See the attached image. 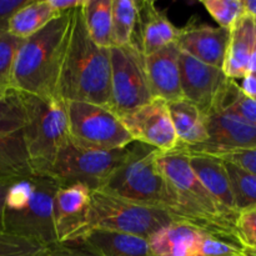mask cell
<instances>
[{
	"label": "cell",
	"instance_id": "obj_6",
	"mask_svg": "<svg viewBox=\"0 0 256 256\" xmlns=\"http://www.w3.org/2000/svg\"><path fill=\"white\" fill-rule=\"evenodd\" d=\"M22 95L26 109L22 138L28 158L35 175H46L69 140L66 102L58 96Z\"/></svg>",
	"mask_w": 256,
	"mask_h": 256
},
{
	"label": "cell",
	"instance_id": "obj_27",
	"mask_svg": "<svg viewBox=\"0 0 256 256\" xmlns=\"http://www.w3.org/2000/svg\"><path fill=\"white\" fill-rule=\"evenodd\" d=\"M225 166L238 215L244 210L256 208V175L232 162H225Z\"/></svg>",
	"mask_w": 256,
	"mask_h": 256
},
{
	"label": "cell",
	"instance_id": "obj_41",
	"mask_svg": "<svg viewBox=\"0 0 256 256\" xmlns=\"http://www.w3.org/2000/svg\"><path fill=\"white\" fill-rule=\"evenodd\" d=\"M248 74L256 76V42L254 48H252V55H250L249 65H248Z\"/></svg>",
	"mask_w": 256,
	"mask_h": 256
},
{
	"label": "cell",
	"instance_id": "obj_43",
	"mask_svg": "<svg viewBox=\"0 0 256 256\" xmlns=\"http://www.w3.org/2000/svg\"><path fill=\"white\" fill-rule=\"evenodd\" d=\"M239 256H256V249L252 248H244Z\"/></svg>",
	"mask_w": 256,
	"mask_h": 256
},
{
	"label": "cell",
	"instance_id": "obj_8",
	"mask_svg": "<svg viewBox=\"0 0 256 256\" xmlns=\"http://www.w3.org/2000/svg\"><path fill=\"white\" fill-rule=\"evenodd\" d=\"M66 112L69 140L78 146L110 152L134 142L120 118L109 106L66 102Z\"/></svg>",
	"mask_w": 256,
	"mask_h": 256
},
{
	"label": "cell",
	"instance_id": "obj_10",
	"mask_svg": "<svg viewBox=\"0 0 256 256\" xmlns=\"http://www.w3.org/2000/svg\"><path fill=\"white\" fill-rule=\"evenodd\" d=\"M152 99L144 55L132 44L110 48V109L122 116Z\"/></svg>",
	"mask_w": 256,
	"mask_h": 256
},
{
	"label": "cell",
	"instance_id": "obj_44",
	"mask_svg": "<svg viewBox=\"0 0 256 256\" xmlns=\"http://www.w3.org/2000/svg\"><path fill=\"white\" fill-rule=\"evenodd\" d=\"M8 28V20H0V30H5Z\"/></svg>",
	"mask_w": 256,
	"mask_h": 256
},
{
	"label": "cell",
	"instance_id": "obj_2",
	"mask_svg": "<svg viewBox=\"0 0 256 256\" xmlns=\"http://www.w3.org/2000/svg\"><path fill=\"white\" fill-rule=\"evenodd\" d=\"M55 96L66 102H84L109 106L110 49L90 39L82 8L72 12L69 44L58 80Z\"/></svg>",
	"mask_w": 256,
	"mask_h": 256
},
{
	"label": "cell",
	"instance_id": "obj_1",
	"mask_svg": "<svg viewBox=\"0 0 256 256\" xmlns=\"http://www.w3.org/2000/svg\"><path fill=\"white\" fill-rule=\"evenodd\" d=\"M158 164L174 198V222H188L204 234L239 240L235 226L238 216L222 206L200 182L184 152H160Z\"/></svg>",
	"mask_w": 256,
	"mask_h": 256
},
{
	"label": "cell",
	"instance_id": "obj_9",
	"mask_svg": "<svg viewBox=\"0 0 256 256\" xmlns=\"http://www.w3.org/2000/svg\"><path fill=\"white\" fill-rule=\"evenodd\" d=\"M128 152L129 146L102 152L84 149L68 140L46 175L56 180L60 186L80 184L92 192L100 190Z\"/></svg>",
	"mask_w": 256,
	"mask_h": 256
},
{
	"label": "cell",
	"instance_id": "obj_28",
	"mask_svg": "<svg viewBox=\"0 0 256 256\" xmlns=\"http://www.w3.org/2000/svg\"><path fill=\"white\" fill-rule=\"evenodd\" d=\"M135 20H136V2L134 0H112V46H125L132 42Z\"/></svg>",
	"mask_w": 256,
	"mask_h": 256
},
{
	"label": "cell",
	"instance_id": "obj_25",
	"mask_svg": "<svg viewBox=\"0 0 256 256\" xmlns=\"http://www.w3.org/2000/svg\"><path fill=\"white\" fill-rule=\"evenodd\" d=\"M112 0H84L82 20L90 39L98 46L110 49L112 42Z\"/></svg>",
	"mask_w": 256,
	"mask_h": 256
},
{
	"label": "cell",
	"instance_id": "obj_38",
	"mask_svg": "<svg viewBox=\"0 0 256 256\" xmlns=\"http://www.w3.org/2000/svg\"><path fill=\"white\" fill-rule=\"evenodd\" d=\"M29 0H0V20H8Z\"/></svg>",
	"mask_w": 256,
	"mask_h": 256
},
{
	"label": "cell",
	"instance_id": "obj_29",
	"mask_svg": "<svg viewBox=\"0 0 256 256\" xmlns=\"http://www.w3.org/2000/svg\"><path fill=\"white\" fill-rule=\"evenodd\" d=\"M26 109L20 92L9 90L0 99V135L12 134L24 129Z\"/></svg>",
	"mask_w": 256,
	"mask_h": 256
},
{
	"label": "cell",
	"instance_id": "obj_33",
	"mask_svg": "<svg viewBox=\"0 0 256 256\" xmlns=\"http://www.w3.org/2000/svg\"><path fill=\"white\" fill-rule=\"evenodd\" d=\"M244 246L234 238L204 234L200 244V256H239Z\"/></svg>",
	"mask_w": 256,
	"mask_h": 256
},
{
	"label": "cell",
	"instance_id": "obj_5",
	"mask_svg": "<svg viewBox=\"0 0 256 256\" xmlns=\"http://www.w3.org/2000/svg\"><path fill=\"white\" fill-rule=\"evenodd\" d=\"M159 154V150L154 148L132 142L124 162L110 175L100 192L165 210L172 216L174 198L158 164Z\"/></svg>",
	"mask_w": 256,
	"mask_h": 256
},
{
	"label": "cell",
	"instance_id": "obj_4",
	"mask_svg": "<svg viewBox=\"0 0 256 256\" xmlns=\"http://www.w3.org/2000/svg\"><path fill=\"white\" fill-rule=\"evenodd\" d=\"M60 185L48 175L15 179L6 192L4 232L49 248L56 244L52 200Z\"/></svg>",
	"mask_w": 256,
	"mask_h": 256
},
{
	"label": "cell",
	"instance_id": "obj_17",
	"mask_svg": "<svg viewBox=\"0 0 256 256\" xmlns=\"http://www.w3.org/2000/svg\"><path fill=\"white\" fill-rule=\"evenodd\" d=\"M179 55L180 48L176 42H172L144 56L145 72L152 98L166 102L182 99Z\"/></svg>",
	"mask_w": 256,
	"mask_h": 256
},
{
	"label": "cell",
	"instance_id": "obj_3",
	"mask_svg": "<svg viewBox=\"0 0 256 256\" xmlns=\"http://www.w3.org/2000/svg\"><path fill=\"white\" fill-rule=\"evenodd\" d=\"M72 12L58 15L42 30L22 40L15 56L10 90L38 98L55 96L69 44Z\"/></svg>",
	"mask_w": 256,
	"mask_h": 256
},
{
	"label": "cell",
	"instance_id": "obj_14",
	"mask_svg": "<svg viewBox=\"0 0 256 256\" xmlns=\"http://www.w3.org/2000/svg\"><path fill=\"white\" fill-rule=\"evenodd\" d=\"M179 68L182 98L194 104L204 115L208 114L229 78L222 69L204 64L182 50Z\"/></svg>",
	"mask_w": 256,
	"mask_h": 256
},
{
	"label": "cell",
	"instance_id": "obj_46",
	"mask_svg": "<svg viewBox=\"0 0 256 256\" xmlns=\"http://www.w3.org/2000/svg\"><path fill=\"white\" fill-rule=\"evenodd\" d=\"M255 20H256V19H255Z\"/></svg>",
	"mask_w": 256,
	"mask_h": 256
},
{
	"label": "cell",
	"instance_id": "obj_35",
	"mask_svg": "<svg viewBox=\"0 0 256 256\" xmlns=\"http://www.w3.org/2000/svg\"><path fill=\"white\" fill-rule=\"evenodd\" d=\"M218 158H220L224 162L238 165L242 169L256 175V148L226 152V154L218 155Z\"/></svg>",
	"mask_w": 256,
	"mask_h": 256
},
{
	"label": "cell",
	"instance_id": "obj_31",
	"mask_svg": "<svg viewBox=\"0 0 256 256\" xmlns=\"http://www.w3.org/2000/svg\"><path fill=\"white\" fill-rule=\"evenodd\" d=\"M202 4L220 28L232 29L245 14L242 0H202Z\"/></svg>",
	"mask_w": 256,
	"mask_h": 256
},
{
	"label": "cell",
	"instance_id": "obj_19",
	"mask_svg": "<svg viewBox=\"0 0 256 256\" xmlns=\"http://www.w3.org/2000/svg\"><path fill=\"white\" fill-rule=\"evenodd\" d=\"M72 244H80L98 256H152L148 239L110 230L89 229Z\"/></svg>",
	"mask_w": 256,
	"mask_h": 256
},
{
	"label": "cell",
	"instance_id": "obj_20",
	"mask_svg": "<svg viewBox=\"0 0 256 256\" xmlns=\"http://www.w3.org/2000/svg\"><path fill=\"white\" fill-rule=\"evenodd\" d=\"M256 42V20L245 12L230 29L222 72L229 79H242L248 75L250 55Z\"/></svg>",
	"mask_w": 256,
	"mask_h": 256
},
{
	"label": "cell",
	"instance_id": "obj_22",
	"mask_svg": "<svg viewBox=\"0 0 256 256\" xmlns=\"http://www.w3.org/2000/svg\"><path fill=\"white\" fill-rule=\"evenodd\" d=\"M172 126L179 148H192L204 144L208 140L205 116L194 104L184 98L168 102Z\"/></svg>",
	"mask_w": 256,
	"mask_h": 256
},
{
	"label": "cell",
	"instance_id": "obj_23",
	"mask_svg": "<svg viewBox=\"0 0 256 256\" xmlns=\"http://www.w3.org/2000/svg\"><path fill=\"white\" fill-rule=\"evenodd\" d=\"M56 16L49 0H29L8 19L6 30L14 36L26 39Z\"/></svg>",
	"mask_w": 256,
	"mask_h": 256
},
{
	"label": "cell",
	"instance_id": "obj_32",
	"mask_svg": "<svg viewBox=\"0 0 256 256\" xmlns=\"http://www.w3.org/2000/svg\"><path fill=\"white\" fill-rule=\"evenodd\" d=\"M46 249L26 238L0 232V256H44Z\"/></svg>",
	"mask_w": 256,
	"mask_h": 256
},
{
	"label": "cell",
	"instance_id": "obj_37",
	"mask_svg": "<svg viewBox=\"0 0 256 256\" xmlns=\"http://www.w3.org/2000/svg\"><path fill=\"white\" fill-rule=\"evenodd\" d=\"M49 4L58 15H62L82 8L84 0H49Z\"/></svg>",
	"mask_w": 256,
	"mask_h": 256
},
{
	"label": "cell",
	"instance_id": "obj_16",
	"mask_svg": "<svg viewBox=\"0 0 256 256\" xmlns=\"http://www.w3.org/2000/svg\"><path fill=\"white\" fill-rule=\"evenodd\" d=\"M229 39V29L192 22L184 29H180L176 44L182 52L199 62L222 69Z\"/></svg>",
	"mask_w": 256,
	"mask_h": 256
},
{
	"label": "cell",
	"instance_id": "obj_42",
	"mask_svg": "<svg viewBox=\"0 0 256 256\" xmlns=\"http://www.w3.org/2000/svg\"><path fill=\"white\" fill-rule=\"evenodd\" d=\"M244 2L245 12L256 19V0H242Z\"/></svg>",
	"mask_w": 256,
	"mask_h": 256
},
{
	"label": "cell",
	"instance_id": "obj_40",
	"mask_svg": "<svg viewBox=\"0 0 256 256\" xmlns=\"http://www.w3.org/2000/svg\"><path fill=\"white\" fill-rule=\"evenodd\" d=\"M240 88H242V92L246 96H249L250 99L256 102V76L248 74L246 76L242 78V82L240 85Z\"/></svg>",
	"mask_w": 256,
	"mask_h": 256
},
{
	"label": "cell",
	"instance_id": "obj_18",
	"mask_svg": "<svg viewBox=\"0 0 256 256\" xmlns=\"http://www.w3.org/2000/svg\"><path fill=\"white\" fill-rule=\"evenodd\" d=\"M204 232L182 222H172L148 239L152 256H200Z\"/></svg>",
	"mask_w": 256,
	"mask_h": 256
},
{
	"label": "cell",
	"instance_id": "obj_15",
	"mask_svg": "<svg viewBox=\"0 0 256 256\" xmlns=\"http://www.w3.org/2000/svg\"><path fill=\"white\" fill-rule=\"evenodd\" d=\"M179 32L152 0L136 2V20L130 44L144 56L176 42Z\"/></svg>",
	"mask_w": 256,
	"mask_h": 256
},
{
	"label": "cell",
	"instance_id": "obj_34",
	"mask_svg": "<svg viewBox=\"0 0 256 256\" xmlns=\"http://www.w3.org/2000/svg\"><path fill=\"white\" fill-rule=\"evenodd\" d=\"M235 226L242 246L256 249V208L239 212Z\"/></svg>",
	"mask_w": 256,
	"mask_h": 256
},
{
	"label": "cell",
	"instance_id": "obj_26",
	"mask_svg": "<svg viewBox=\"0 0 256 256\" xmlns=\"http://www.w3.org/2000/svg\"><path fill=\"white\" fill-rule=\"evenodd\" d=\"M212 110L235 115L256 126V102L242 92L235 80H226Z\"/></svg>",
	"mask_w": 256,
	"mask_h": 256
},
{
	"label": "cell",
	"instance_id": "obj_45",
	"mask_svg": "<svg viewBox=\"0 0 256 256\" xmlns=\"http://www.w3.org/2000/svg\"><path fill=\"white\" fill-rule=\"evenodd\" d=\"M5 94H6V92H5ZM5 94H2V92H0V99H2V96H4V95H5Z\"/></svg>",
	"mask_w": 256,
	"mask_h": 256
},
{
	"label": "cell",
	"instance_id": "obj_39",
	"mask_svg": "<svg viewBox=\"0 0 256 256\" xmlns=\"http://www.w3.org/2000/svg\"><path fill=\"white\" fill-rule=\"evenodd\" d=\"M15 179H0V232H4V205L6 192Z\"/></svg>",
	"mask_w": 256,
	"mask_h": 256
},
{
	"label": "cell",
	"instance_id": "obj_36",
	"mask_svg": "<svg viewBox=\"0 0 256 256\" xmlns=\"http://www.w3.org/2000/svg\"><path fill=\"white\" fill-rule=\"evenodd\" d=\"M94 252H90L85 246L80 244H72V242H68V244H56L52 245L46 249L44 256H92Z\"/></svg>",
	"mask_w": 256,
	"mask_h": 256
},
{
	"label": "cell",
	"instance_id": "obj_30",
	"mask_svg": "<svg viewBox=\"0 0 256 256\" xmlns=\"http://www.w3.org/2000/svg\"><path fill=\"white\" fill-rule=\"evenodd\" d=\"M22 40L10 34L6 29L0 30V92L2 94L10 90L15 56Z\"/></svg>",
	"mask_w": 256,
	"mask_h": 256
},
{
	"label": "cell",
	"instance_id": "obj_21",
	"mask_svg": "<svg viewBox=\"0 0 256 256\" xmlns=\"http://www.w3.org/2000/svg\"><path fill=\"white\" fill-rule=\"evenodd\" d=\"M186 155L189 156L190 168L200 182L222 204V206L238 216L224 160L209 154Z\"/></svg>",
	"mask_w": 256,
	"mask_h": 256
},
{
	"label": "cell",
	"instance_id": "obj_11",
	"mask_svg": "<svg viewBox=\"0 0 256 256\" xmlns=\"http://www.w3.org/2000/svg\"><path fill=\"white\" fill-rule=\"evenodd\" d=\"M119 118L134 142L154 148L160 152H169L179 148L165 100L154 98Z\"/></svg>",
	"mask_w": 256,
	"mask_h": 256
},
{
	"label": "cell",
	"instance_id": "obj_7",
	"mask_svg": "<svg viewBox=\"0 0 256 256\" xmlns=\"http://www.w3.org/2000/svg\"><path fill=\"white\" fill-rule=\"evenodd\" d=\"M172 222V216L165 210L94 190L86 230H110L149 239L154 232Z\"/></svg>",
	"mask_w": 256,
	"mask_h": 256
},
{
	"label": "cell",
	"instance_id": "obj_24",
	"mask_svg": "<svg viewBox=\"0 0 256 256\" xmlns=\"http://www.w3.org/2000/svg\"><path fill=\"white\" fill-rule=\"evenodd\" d=\"M35 175L32 172L22 130L0 135V179H20Z\"/></svg>",
	"mask_w": 256,
	"mask_h": 256
},
{
	"label": "cell",
	"instance_id": "obj_13",
	"mask_svg": "<svg viewBox=\"0 0 256 256\" xmlns=\"http://www.w3.org/2000/svg\"><path fill=\"white\" fill-rule=\"evenodd\" d=\"M92 190L80 184L60 186L52 200V225L59 244L74 242L86 230Z\"/></svg>",
	"mask_w": 256,
	"mask_h": 256
},
{
	"label": "cell",
	"instance_id": "obj_12",
	"mask_svg": "<svg viewBox=\"0 0 256 256\" xmlns=\"http://www.w3.org/2000/svg\"><path fill=\"white\" fill-rule=\"evenodd\" d=\"M205 116L208 140L192 148H178L185 154L222 155L256 148V126L226 112L210 110Z\"/></svg>",
	"mask_w": 256,
	"mask_h": 256
}]
</instances>
